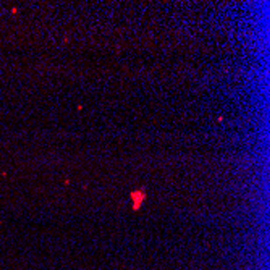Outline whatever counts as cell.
I'll use <instances>...</instances> for the list:
<instances>
[{
    "label": "cell",
    "mask_w": 270,
    "mask_h": 270,
    "mask_svg": "<svg viewBox=\"0 0 270 270\" xmlns=\"http://www.w3.org/2000/svg\"><path fill=\"white\" fill-rule=\"evenodd\" d=\"M131 199H133V207L134 209H139V205L144 202V199H146V193H144L142 189H136L131 193Z\"/></svg>",
    "instance_id": "6da1fadb"
}]
</instances>
